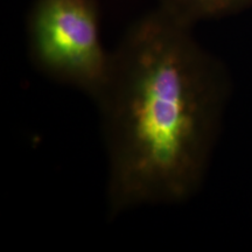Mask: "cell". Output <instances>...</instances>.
I'll list each match as a JSON object with an SVG mask.
<instances>
[{"label": "cell", "instance_id": "obj_1", "mask_svg": "<svg viewBox=\"0 0 252 252\" xmlns=\"http://www.w3.org/2000/svg\"><path fill=\"white\" fill-rule=\"evenodd\" d=\"M193 25L158 6L127 28L94 97L108 158V210L179 206L206 173L224 87Z\"/></svg>", "mask_w": 252, "mask_h": 252}, {"label": "cell", "instance_id": "obj_2", "mask_svg": "<svg viewBox=\"0 0 252 252\" xmlns=\"http://www.w3.org/2000/svg\"><path fill=\"white\" fill-rule=\"evenodd\" d=\"M26 39L31 61L41 74L91 98L98 94L111 52L103 45L96 0H34Z\"/></svg>", "mask_w": 252, "mask_h": 252}, {"label": "cell", "instance_id": "obj_3", "mask_svg": "<svg viewBox=\"0 0 252 252\" xmlns=\"http://www.w3.org/2000/svg\"><path fill=\"white\" fill-rule=\"evenodd\" d=\"M158 6L194 25L198 20L220 18L252 6V0H158Z\"/></svg>", "mask_w": 252, "mask_h": 252}]
</instances>
